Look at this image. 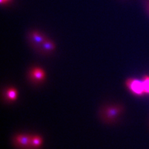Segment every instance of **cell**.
I'll use <instances>...</instances> for the list:
<instances>
[{"mask_svg": "<svg viewBox=\"0 0 149 149\" xmlns=\"http://www.w3.org/2000/svg\"><path fill=\"white\" fill-rule=\"evenodd\" d=\"M13 1V0H8V1L9 2V3H10V2H11Z\"/></svg>", "mask_w": 149, "mask_h": 149, "instance_id": "4fadbf2b", "label": "cell"}, {"mask_svg": "<svg viewBox=\"0 0 149 149\" xmlns=\"http://www.w3.org/2000/svg\"><path fill=\"white\" fill-rule=\"evenodd\" d=\"M147 4H149V0H147Z\"/></svg>", "mask_w": 149, "mask_h": 149, "instance_id": "7c38bea8", "label": "cell"}, {"mask_svg": "<svg viewBox=\"0 0 149 149\" xmlns=\"http://www.w3.org/2000/svg\"><path fill=\"white\" fill-rule=\"evenodd\" d=\"M29 80L34 85H39L45 79V72L42 68L39 67L31 68L27 74Z\"/></svg>", "mask_w": 149, "mask_h": 149, "instance_id": "277c9868", "label": "cell"}, {"mask_svg": "<svg viewBox=\"0 0 149 149\" xmlns=\"http://www.w3.org/2000/svg\"><path fill=\"white\" fill-rule=\"evenodd\" d=\"M0 3H1V6H6L9 3L8 0H0Z\"/></svg>", "mask_w": 149, "mask_h": 149, "instance_id": "30bf717a", "label": "cell"}, {"mask_svg": "<svg viewBox=\"0 0 149 149\" xmlns=\"http://www.w3.org/2000/svg\"><path fill=\"white\" fill-rule=\"evenodd\" d=\"M47 38L43 32L37 30H31L27 33V39L31 47L37 51Z\"/></svg>", "mask_w": 149, "mask_h": 149, "instance_id": "7a4b0ae2", "label": "cell"}, {"mask_svg": "<svg viewBox=\"0 0 149 149\" xmlns=\"http://www.w3.org/2000/svg\"><path fill=\"white\" fill-rule=\"evenodd\" d=\"M147 11L149 13V4H147Z\"/></svg>", "mask_w": 149, "mask_h": 149, "instance_id": "8fae6325", "label": "cell"}, {"mask_svg": "<svg viewBox=\"0 0 149 149\" xmlns=\"http://www.w3.org/2000/svg\"><path fill=\"white\" fill-rule=\"evenodd\" d=\"M123 109V106L118 104L105 105L100 111V118L105 124H113L119 118Z\"/></svg>", "mask_w": 149, "mask_h": 149, "instance_id": "6da1fadb", "label": "cell"}, {"mask_svg": "<svg viewBox=\"0 0 149 149\" xmlns=\"http://www.w3.org/2000/svg\"><path fill=\"white\" fill-rule=\"evenodd\" d=\"M125 85L134 95L142 96L145 94L142 80L140 81L137 79L129 78L125 81Z\"/></svg>", "mask_w": 149, "mask_h": 149, "instance_id": "5b68a950", "label": "cell"}, {"mask_svg": "<svg viewBox=\"0 0 149 149\" xmlns=\"http://www.w3.org/2000/svg\"><path fill=\"white\" fill-rule=\"evenodd\" d=\"M143 85L144 88V93L145 94H149V76H145L143 77Z\"/></svg>", "mask_w": 149, "mask_h": 149, "instance_id": "9c48e42d", "label": "cell"}, {"mask_svg": "<svg viewBox=\"0 0 149 149\" xmlns=\"http://www.w3.org/2000/svg\"><path fill=\"white\" fill-rule=\"evenodd\" d=\"M17 95V91L15 88L9 87L4 91V100L8 102H13L16 100Z\"/></svg>", "mask_w": 149, "mask_h": 149, "instance_id": "52a82bcc", "label": "cell"}, {"mask_svg": "<svg viewBox=\"0 0 149 149\" xmlns=\"http://www.w3.org/2000/svg\"><path fill=\"white\" fill-rule=\"evenodd\" d=\"M43 140L40 136L35 135L32 136L31 139V147L32 149H39L42 145Z\"/></svg>", "mask_w": 149, "mask_h": 149, "instance_id": "ba28073f", "label": "cell"}, {"mask_svg": "<svg viewBox=\"0 0 149 149\" xmlns=\"http://www.w3.org/2000/svg\"><path fill=\"white\" fill-rule=\"evenodd\" d=\"M55 49L56 45L54 42L47 37L36 52L42 55H48L53 53Z\"/></svg>", "mask_w": 149, "mask_h": 149, "instance_id": "8992f818", "label": "cell"}, {"mask_svg": "<svg viewBox=\"0 0 149 149\" xmlns=\"http://www.w3.org/2000/svg\"><path fill=\"white\" fill-rule=\"evenodd\" d=\"M32 135L20 134L13 138V143L17 149H32L31 147Z\"/></svg>", "mask_w": 149, "mask_h": 149, "instance_id": "3957f363", "label": "cell"}]
</instances>
